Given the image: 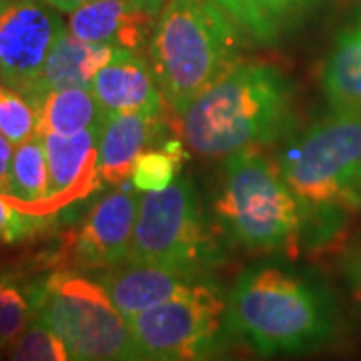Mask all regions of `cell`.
Returning a JSON list of instances; mask_svg holds the SVG:
<instances>
[{
  "label": "cell",
  "instance_id": "21",
  "mask_svg": "<svg viewBox=\"0 0 361 361\" xmlns=\"http://www.w3.org/2000/svg\"><path fill=\"white\" fill-rule=\"evenodd\" d=\"M180 145L179 142H167L163 149H147L142 151L139 159L135 161V167L130 173L133 185L141 191H161L169 187L180 165Z\"/></svg>",
  "mask_w": 361,
  "mask_h": 361
},
{
  "label": "cell",
  "instance_id": "9",
  "mask_svg": "<svg viewBox=\"0 0 361 361\" xmlns=\"http://www.w3.org/2000/svg\"><path fill=\"white\" fill-rule=\"evenodd\" d=\"M66 26L47 0H13L0 13V82L26 99Z\"/></svg>",
  "mask_w": 361,
  "mask_h": 361
},
{
  "label": "cell",
  "instance_id": "10",
  "mask_svg": "<svg viewBox=\"0 0 361 361\" xmlns=\"http://www.w3.org/2000/svg\"><path fill=\"white\" fill-rule=\"evenodd\" d=\"M139 193L127 180L94 203L71 243V259L80 269L104 271L127 261L139 215Z\"/></svg>",
  "mask_w": 361,
  "mask_h": 361
},
{
  "label": "cell",
  "instance_id": "2",
  "mask_svg": "<svg viewBox=\"0 0 361 361\" xmlns=\"http://www.w3.org/2000/svg\"><path fill=\"white\" fill-rule=\"evenodd\" d=\"M233 336L263 355L301 353L336 334V311L317 283L277 263L245 269L227 297Z\"/></svg>",
  "mask_w": 361,
  "mask_h": 361
},
{
  "label": "cell",
  "instance_id": "28",
  "mask_svg": "<svg viewBox=\"0 0 361 361\" xmlns=\"http://www.w3.org/2000/svg\"><path fill=\"white\" fill-rule=\"evenodd\" d=\"M51 6H54L59 13H73V11H77L80 6H85V4H89V2H94V0H47Z\"/></svg>",
  "mask_w": 361,
  "mask_h": 361
},
{
  "label": "cell",
  "instance_id": "20",
  "mask_svg": "<svg viewBox=\"0 0 361 361\" xmlns=\"http://www.w3.org/2000/svg\"><path fill=\"white\" fill-rule=\"evenodd\" d=\"M49 193V165L42 135H35L28 141L16 145L11 167L8 197L23 211L40 215Z\"/></svg>",
  "mask_w": 361,
  "mask_h": 361
},
{
  "label": "cell",
  "instance_id": "12",
  "mask_svg": "<svg viewBox=\"0 0 361 361\" xmlns=\"http://www.w3.org/2000/svg\"><path fill=\"white\" fill-rule=\"evenodd\" d=\"M101 127L103 125H97L75 135H42L49 165V193L40 215L51 217L52 213L73 205L75 201L99 189Z\"/></svg>",
  "mask_w": 361,
  "mask_h": 361
},
{
  "label": "cell",
  "instance_id": "19",
  "mask_svg": "<svg viewBox=\"0 0 361 361\" xmlns=\"http://www.w3.org/2000/svg\"><path fill=\"white\" fill-rule=\"evenodd\" d=\"M37 111H39V135H47V133L75 135L90 127L103 125L106 116L90 87L51 90L40 101Z\"/></svg>",
  "mask_w": 361,
  "mask_h": 361
},
{
  "label": "cell",
  "instance_id": "5",
  "mask_svg": "<svg viewBox=\"0 0 361 361\" xmlns=\"http://www.w3.org/2000/svg\"><path fill=\"white\" fill-rule=\"evenodd\" d=\"M213 207L221 231L241 247L297 253L303 209L279 165H273L257 147L227 157Z\"/></svg>",
  "mask_w": 361,
  "mask_h": 361
},
{
  "label": "cell",
  "instance_id": "18",
  "mask_svg": "<svg viewBox=\"0 0 361 361\" xmlns=\"http://www.w3.org/2000/svg\"><path fill=\"white\" fill-rule=\"evenodd\" d=\"M241 35L273 44L291 32L319 0H209Z\"/></svg>",
  "mask_w": 361,
  "mask_h": 361
},
{
  "label": "cell",
  "instance_id": "17",
  "mask_svg": "<svg viewBox=\"0 0 361 361\" xmlns=\"http://www.w3.org/2000/svg\"><path fill=\"white\" fill-rule=\"evenodd\" d=\"M322 87L331 109L361 113V4L325 59Z\"/></svg>",
  "mask_w": 361,
  "mask_h": 361
},
{
  "label": "cell",
  "instance_id": "24",
  "mask_svg": "<svg viewBox=\"0 0 361 361\" xmlns=\"http://www.w3.org/2000/svg\"><path fill=\"white\" fill-rule=\"evenodd\" d=\"M8 357L18 361H66L71 360L63 339L37 317L8 343Z\"/></svg>",
  "mask_w": 361,
  "mask_h": 361
},
{
  "label": "cell",
  "instance_id": "8",
  "mask_svg": "<svg viewBox=\"0 0 361 361\" xmlns=\"http://www.w3.org/2000/svg\"><path fill=\"white\" fill-rule=\"evenodd\" d=\"M137 360H211L233 336L221 287L171 299L129 317Z\"/></svg>",
  "mask_w": 361,
  "mask_h": 361
},
{
  "label": "cell",
  "instance_id": "15",
  "mask_svg": "<svg viewBox=\"0 0 361 361\" xmlns=\"http://www.w3.org/2000/svg\"><path fill=\"white\" fill-rule=\"evenodd\" d=\"M118 51L123 49L109 42H87L77 39L68 28H65L54 40L39 80L28 94V101L39 106L51 90L90 87L97 73Z\"/></svg>",
  "mask_w": 361,
  "mask_h": 361
},
{
  "label": "cell",
  "instance_id": "26",
  "mask_svg": "<svg viewBox=\"0 0 361 361\" xmlns=\"http://www.w3.org/2000/svg\"><path fill=\"white\" fill-rule=\"evenodd\" d=\"M343 273H345V279H348L349 291L355 299L357 307L361 310V247L351 251L343 263Z\"/></svg>",
  "mask_w": 361,
  "mask_h": 361
},
{
  "label": "cell",
  "instance_id": "6",
  "mask_svg": "<svg viewBox=\"0 0 361 361\" xmlns=\"http://www.w3.org/2000/svg\"><path fill=\"white\" fill-rule=\"evenodd\" d=\"M35 317L63 339L71 360H137L129 319L97 277L56 271L32 287Z\"/></svg>",
  "mask_w": 361,
  "mask_h": 361
},
{
  "label": "cell",
  "instance_id": "3",
  "mask_svg": "<svg viewBox=\"0 0 361 361\" xmlns=\"http://www.w3.org/2000/svg\"><path fill=\"white\" fill-rule=\"evenodd\" d=\"M281 175L310 219L325 235L361 209V113L331 109L289 142Z\"/></svg>",
  "mask_w": 361,
  "mask_h": 361
},
{
  "label": "cell",
  "instance_id": "27",
  "mask_svg": "<svg viewBox=\"0 0 361 361\" xmlns=\"http://www.w3.org/2000/svg\"><path fill=\"white\" fill-rule=\"evenodd\" d=\"M13 142L0 133V193H8L11 187V167H13Z\"/></svg>",
  "mask_w": 361,
  "mask_h": 361
},
{
  "label": "cell",
  "instance_id": "22",
  "mask_svg": "<svg viewBox=\"0 0 361 361\" xmlns=\"http://www.w3.org/2000/svg\"><path fill=\"white\" fill-rule=\"evenodd\" d=\"M32 319V289H23L16 279L0 275V345L8 348Z\"/></svg>",
  "mask_w": 361,
  "mask_h": 361
},
{
  "label": "cell",
  "instance_id": "11",
  "mask_svg": "<svg viewBox=\"0 0 361 361\" xmlns=\"http://www.w3.org/2000/svg\"><path fill=\"white\" fill-rule=\"evenodd\" d=\"M121 313L129 319L157 303L189 297L219 287L203 271L180 269L153 263H121L97 277Z\"/></svg>",
  "mask_w": 361,
  "mask_h": 361
},
{
  "label": "cell",
  "instance_id": "30",
  "mask_svg": "<svg viewBox=\"0 0 361 361\" xmlns=\"http://www.w3.org/2000/svg\"><path fill=\"white\" fill-rule=\"evenodd\" d=\"M2 349H4V348H2V345H0V351H2Z\"/></svg>",
  "mask_w": 361,
  "mask_h": 361
},
{
  "label": "cell",
  "instance_id": "14",
  "mask_svg": "<svg viewBox=\"0 0 361 361\" xmlns=\"http://www.w3.org/2000/svg\"><path fill=\"white\" fill-rule=\"evenodd\" d=\"M163 109H142L129 113H109L99 135V171L109 185L127 183L135 161L157 141Z\"/></svg>",
  "mask_w": 361,
  "mask_h": 361
},
{
  "label": "cell",
  "instance_id": "7",
  "mask_svg": "<svg viewBox=\"0 0 361 361\" xmlns=\"http://www.w3.org/2000/svg\"><path fill=\"white\" fill-rule=\"evenodd\" d=\"M225 261L221 235L207 219L189 179L141 195L135 235L125 263H153L211 273Z\"/></svg>",
  "mask_w": 361,
  "mask_h": 361
},
{
  "label": "cell",
  "instance_id": "13",
  "mask_svg": "<svg viewBox=\"0 0 361 361\" xmlns=\"http://www.w3.org/2000/svg\"><path fill=\"white\" fill-rule=\"evenodd\" d=\"M167 0H94L68 16L66 28L87 42L137 52L155 32Z\"/></svg>",
  "mask_w": 361,
  "mask_h": 361
},
{
  "label": "cell",
  "instance_id": "23",
  "mask_svg": "<svg viewBox=\"0 0 361 361\" xmlns=\"http://www.w3.org/2000/svg\"><path fill=\"white\" fill-rule=\"evenodd\" d=\"M0 133L13 145L28 141L39 133L37 106L4 82H0Z\"/></svg>",
  "mask_w": 361,
  "mask_h": 361
},
{
  "label": "cell",
  "instance_id": "25",
  "mask_svg": "<svg viewBox=\"0 0 361 361\" xmlns=\"http://www.w3.org/2000/svg\"><path fill=\"white\" fill-rule=\"evenodd\" d=\"M49 223V217L23 211L14 205L8 195L0 193V243L14 245L40 233Z\"/></svg>",
  "mask_w": 361,
  "mask_h": 361
},
{
  "label": "cell",
  "instance_id": "4",
  "mask_svg": "<svg viewBox=\"0 0 361 361\" xmlns=\"http://www.w3.org/2000/svg\"><path fill=\"white\" fill-rule=\"evenodd\" d=\"M241 37L209 0H167L151 37V71L173 113L237 63Z\"/></svg>",
  "mask_w": 361,
  "mask_h": 361
},
{
  "label": "cell",
  "instance_id": "29",
  "mask_svg": "<svg viewBox=\"0 0 361 361\" xmlns=\"http://www.w3.org/2000/svg\"><path fill=\"white\" fill-rule=\"evenodd\" d=\"M11 2H13V0H0V13H2V11H4V8L11 4Z\"/></svg>",
  "mask_w": 361,
  "mask_h": 361
},
{
  "label": "cell",
  "instance_id": "16",
  "mask_svg": "<svg viewBox=\"0 0 361 361\" xmlns=\"http://www.w3.org/2000/svg\"><path fill=\"white\" fill-rule=\"evenodd\" d=\"M90 89L106 115L163 109L165 101L157 87L151 65L133 51L116 52L92 78Z\"/></svg>",
  "mask_w": 361,
  "mask_h": 361
},
{
  "label": "cell",
  "instance_id": "1",
  "mask_svg": "<svg viewBox=\"0 0 361 361\" xmlns=\"http://www.w3.org/2000/svg\"><path fill=\"white\" fill-rule=\"evenodd\" d=\"M177 116L195 153L229 157L283 135L293 118V89L277 66L235 63Z\"/></svg>",
  "mask_w": 361,
  "mask_h": 361
}]
</instances>
